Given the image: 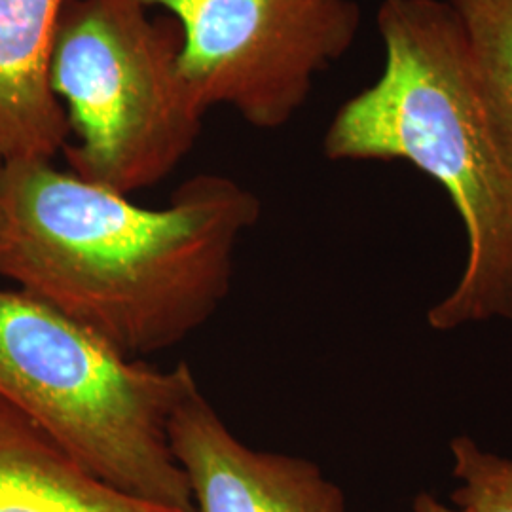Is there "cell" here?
Returning a JSON list of instances; mask_svg holds the SVG:
<instances>
[{"label": "cell", "mask_w": 512, "mask_h": 512, "mask_svg": "<svg viewBox=\"0 0 512 512\" xmlns=\"http://www.w3.org/2000/svg\"><path fill=\"white\" fill-rule=\"evenodd\" d=\"M412 509H414V512H467L459 509L456 505L442 503L440 499H437L433 494H429V492H420L416 495L414 503H412Z\"/></svg>", "instance_id": "8fae6325"}, {"label": "cell", "mask_w": 512, "mask_h": 512, "mask_svg": "<svg viewBox=\"0 0 512 512\" xmlns=\"http://www.w3.org/2000/svg\"><path fill=\"white\" fill-rule=\"evenodd\" d=\"M67 0H0V169L54 160L71 139L50 88V59Z\"/></svg>", "instance_id": "52a82bcc"}, {"label": "cell", "mask_w": 512, "mask_h": 512, "mask_svg": "<svg viewBox=\"0 0 512 512\" xmlns=\"http://www.w3.org/2000/svg\"><path fill=\"white\" fill-rule=\"evenodd\" d=\"M380 78L348 99L323 139L325 156L404 160L448 192L467 234L454 289L427 313L439 332L507 315L512 300V167L495 135L446 0H384Z\"/></svg>", "instance_id": "7a4b0ae2"}, {"label": "cell", "mask_w": 512, "mask_h": 512, "mask_svg": "<svg viewBox=\"0 0 512 512\" xmlns=\"http://www.w3.org/2000/svg\"><path fill=\"white\" fill-rule=\"evenodd\" d=\"M181 33L143 0H67L50 88L71 139L69 171L131 196L167 179L192 152L205 110L179 67Z\"/></svg>", "instance_id": "277c9868"}, {"label": "cell", "mask_w": 512, "mask_h": 512, "mask_svg": "<svg viewBox=\"0 0 512 512\" xmlns=\"http://www.w3.org/2000/svg\"><path fill=\"white\" fill-rule=\"evenodd\" d=\"M198 384L186 363L131 359L21 289H0V397L124 494L196 512L169 421Z\"/></svg>", "instance_id": "3957f363"}, {"label": "cell", "mask_w": 512, "mask_h": 512, "mask_svg": "<svg viewBox=\"0 0 512 512\" xmlns=\"http://www.w3.org/2000/svg\"><path fill=\"white\" fill-rule=\"evenodd\" d=\"M181 33L179 67L202 110L226 107L256 129L289 124L315 76L361 31L355 0H143Z\"/></svg>", "instance_id": "5b68a950"}, {"label": "cell", "mask_w": 512, "mask_h": 512, "mask_svg": "<svg viewBox=\"0 0 512 512\" xmlns=\"http://www.w3.org/2000/svg\"><path fill=\"white\" fill-rule=\"evenodd\" d=\"M0 207V277L141 361L217 313L262 211L226 175H196L150 209L54 160L4 165Z\"/></svg>", "instance_id": "6da1fadb"}, {"label": "cell", "mask_w": 512, "mask_h": 512, "mask_svg": "<svg viewBox=\"0 0 512 512\" xmlns=\"http://www.w3.org/2000/svg\"><path fill=\"white\" fill-rule=\"evenodd\" d=\"M458 488L452 503L467 512H512V459L459 435L448 444Z\"/></svg>", "instance_id": "30bf717a"}, {"label": "cell", "mask_w": 512, "mask_h": 512, "mask_svg": "<svg viewBox=\"0 0 512 512\" xmlns=\"http://www.w3.org/2000/svg\"><path fill=\"white\" fill-rule=\"evenodd\" d=\"M2 230H4V215H2V207H0V236H2Z\"/></svg>", "instance_id": "4fadbf2b"}, {"label": "cell", "mask_w": 512, "mask_h": 512, "mask_svg": "<svg viewBox=\"0 0 512 512\" xmlns=\"http://www.w3.org/2000/svg\"><path fill=\"white\" fill-rule=\"evenodd\" d=\"M196 512H346L344 490L300 456L251 448L194 385L169 421Z\"/></svg>", "instance_id": "8992f818"}, {"label": "cell", "mask_w": 512, "mask_h": 512, "mask_svg": "<svg viewBox=\"0 0 512 512\" xmlns=\"http://www.w3.org/2000/svg\"><path fill=\"white\" fill-rule=\"evenodd\" d=\"M0 512L177 511L110 486L0 397Z\"/></svg>", "instance_id": "ba28073f"}, {"label": "cell", "mask_w": 512, "mask_h": 512, "mask_svg": "<svg viewBox=\"0 0 512 512\" xmlns=\"http://www.w3.org/2000/svg\"><path fill=\"white\" fill-rule=\"evenodd\" d=\"M505 319L511 323L512 327V300H511V306H509V311H507V315H505Z\"/></svg>", "instance_id": "7c38bea8"}, {"label": "cell", "mask_w": 512, "mask_h": 512, "mask_svg": "<svg viewBox=\"0 0 512 512\" xmlns=\"http://www.w3.org/2000/svg\"><path fill=\"white\" fill-rule=\"evenodd\" d=\"M458 19L478 92L512 167V0H446Z\"/></svg>", "instance_id": "9c48e42d"}]
</instances>
